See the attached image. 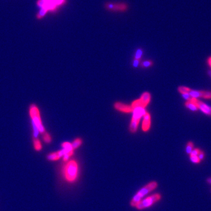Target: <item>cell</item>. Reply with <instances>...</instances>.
Returning <instances> with one entry per match:
<instances>
[{"mask_svg":"<svg viewBox=\"0 0 211 211\" xmlns=\"http://www.w3.org/2000/svg\"><path fill=\"white\" fill-rule=\"evenodd\" d=\"M63 165L61 173L64 181L69 184L74 185L80 180L81 171L79 162L76 160H68Z\"/></svg>","mask_w":211,"mask_h":211,"instance_id":"obj_1","label":"cell"},{"mask_svg":"<svg viewBox=\"0 0 211 211\" xmlns=\"http://www.w3.org/2000/svg\"><path fill=\"white\" fill-rule=\"evenodd\" d=\"M158 183L156 181H151L142 186L133 196L130 201V205L132 208H136V206L141 202L146 195L151 193L158 187Z\"/></svg>","mask_w":211,"mask_h":211,"instance_id":"obj_2","label":"cell"},{"mask_svg":"<svg viewBox=\"0 0 211 211\" xmlns=\"http://www.w3.org/2000/svg\"><path fill=\"white\" fill-rule=\"evenodd\" d=\"M29 115L32 120L33 126H34L35 136L38 132H41L42 134L45 133V129L42 124V120L40 116V112L38 108L35 105H33L29 107Z\"/></svg>","mask_w":211,"mask_h":211,"instance_id":"obj_3","label":"cell"},{"mask_svg":"<svg viewBox=\"0 0 211 211\" xmlns=\"http://www.w3.org/2000/svg\"><path fill=\"white\" fill-rule=\"evenodd\" d=\"M161 198V195L159 193L152 194L141 200V202L136 206V208L138 210H142L150 208L160 201Z\"/></svg>","mask_w":211,"mask_h":211,"instance_id":"obj_4","label":"cell"},{"mask_svg":"<svg viewBox=\"0 0 211 211\" xmlns=\"http://www.w3.org/2000/svg\"><path fill=\"white\" fill-rule=\"evenodd\" d=\"M133 115L130 125V131L131 132H135L140 123L141 118L146 113L145 108L137 107L133 110Z\"/></svg>","mask_w":211,"mask_h":211,"instance_id":"obj_5","label":"cell"},{"mask_svg":"<svg viewBox=\"0 0 211 211\" xmlns=\"http://www.w3.org/2000/svg\"><path fill=\"white\" fill-rule=\"evenodd\" d=\"M178 91L181 93H188L190 94L192 98L197 99L200 97H203L205 99H211V92H205V91H198L191 90L186 87L181 86L178 88Z\"/></svg>","mask_w":211,"mask_h":211,"instance_id":"obj_6","label":"cell"},{"mask_svg":"<svg viewBox=\"0 0 211 211\" xmlns=\"http://www.w3.org/2000/svg\"><path fill=\"white\" fill-rule=\"evenodd\" d=\"M151 101V95L148 92H144L141 96L140 99L136 100L131 104V107L134 110L137 107L145 108Z\"/></svg>","mask_w":211,"mask_h":211,"instance_id":"obj_7","label":"cell"},{"mask_svg":"<svg viewBox=\"0 0 211 211\" xmlns=\"http://www.w3.org/2000/svg\"><path fill=\"white\" fill-rule=\"evenodd\" d=\"M106 9L111 11H126L128 9V5L123 3H107L105 4Z\"/></svg>","mask_w":211,"mask_h":211,"instance_id":"obj_8","label":"cell"},{"mask_svg":"<svg viewBox=\"0 0 211 211\" xmlns=\"http://www.w3.org/2000/svg\"><path fill=\"white\" fill-rule=\"evenodd\" d=\"M62 151L63 152V160L64 162H66L74 154V149L72 144L69 142H65L62 144Z\"/></svg>","mask_w":211,"mask_h":211,"instance_id":"obj_9","label":"cell"},{"mask_svg":"<svg viewBox=\"0 0 211 211\" xmlns=\"http://www.w3.org/2000/svg\"><path fill=\"white\" fill-rule=\"evenodd\" d=\"M190 101L192 102L198 107V108L201 110L203 113L207 115L211 116V107L208 105L204 104L202 102L198 101L196 99L192 98Z\"/></svg>","mask_w":211,"mask_h":211,"instance_id":"obj_10","label":"cell"},{"mask_svg":"<svg viewBox=\"0 0 211 211\" xmlns=\"http://www.w3.org/2000/svg\"><path fill=\"white\" fill-rule=\"evenodd\" d=\"M114 108L121 112H124L126 113H130L133 112V108L131 106L127 105L122 103L117 102L114 104Z\"/></svg>","mask_w":211,"mask_h":211,"instance_id":"obj_11","label":"cell"},{"mask_svg":"<svg viewBox=\"0 0 211 211\" xmlns=\"http://www.w3.org/2000/svg\"><path fill=\"white\" fill-rule=\"evenodd\" d=\"M144 119L142 124V129L144 131H147L149 130L151 126V116L148 112H146L143 116Z\"/></svg>","mask_w":211,"mask_h":211,"instance_id":"obj_12","label":"cell"},{"mask_svg":"<svg viewBox=\"0 0 211 211\" xmlns=\"http://www.w3.org/2000/svg\"><path fill=\"white\" fill-rule=\"evenodd\" d=\"M63 152L62 150L57 152L51 153L50 154L48 155V158L49 160H51V161H57V160H59L61 157H63Z\"/></svg>","mask_w":211,"mask_h":211,"instance_id":"obj_13","label":"cell"},{"mask_svg":"<svg viewBox=\"0 0 211 211\" xmlns=\"http://www.w3.org/2000/svg\"><path fill=\"white\" fill-rule=\"evenodd\" d=\"M48 12V10L45 8H41V9L39 10V13L37 14V18L38 19H41L42 18H43L45 16V15L47 14V13Z\"/></svg>","mask_w":211,"mask_h":211,"instance_id":"obj_14","label":"cell"},{"mask_svg":"<svg viewBox=\"0 0 211 211\" xmlns=\"http://www.w3.org/2000/svg\"><path fill=\"white\" fill-rule=\"evenodd\" d=\"M185 106L193 112H196L198 109L197 106L191 101H188L185 103Z\"/></svg>","mask_w":211,"mask_h":211,"instance_id":"obj_15","label":"cell"},{"mask_svg":"<svg viewBox=\"0 0 211 211\" xmlns=\"http://www.w3.org/2000/svg\"><path fill=\"white\" fill-rule=\"evenodd\" d=\"M82 139L78 138L75 139L73 141V143L72 144V147H73V149L76 150L77 148H78L82 145Z\"/></svg>","mask_w":211,"mask_h":211,"instance_id":"obj_16","label":"cell"},{"mask_svg":"<svg viewBox=\"0 0 211 211\" xmlns=\"http://www.w3.org/2000/svg\"><path fill=\"white\" fill-rule=\"evenodd\" d=\"M34 146L37 151H40L42 149V144L38 139L34 140Z\"/></svg>","mask_w":211,"mask_h":211,"instance_id":"obj_17","label":"cell"},{"mask_svg":"<svg viewBox=\"0 0 211 211\" xmlns=\"http://www.w3.org/2000/svg\"><path fill=\"white\" fill-rule=\"evenodd\" d=\"M193 148H194V144L192 142H189L186 147V152L187 154H190L191 153V152L193 150Z\"/></svg>","mask_w":211,"mask_h":211,"instance_id":"obj_18","label":"cell"},{"mask_svg":"<svg viewBox=\"0 0 211 211\" xmlns=\"http://www.w3.org/2000/svg\"><path fill=\"white\" fill-rule=\"evenodd\" d=\"M43 139L44 141H45V142H46L47 143H49L52 140V138H51V136L48 134V133H47V132L43 133Z\"/></svg>","mask_w":211,"mask_h":211,"instance_id":"obj_19","label":"cell"},{"mask_svg":"<svg viewBox=\"0 0 211 211\" xmlns=\"http://www.w3.org/2000/svg\"><path fill=\"white\" fill-rule=\"evenodd\" d=\"M53 3L57 6H60L66 3V0H52Z\"/></svg>","mask_w":211,"mask_h":211,"instance_id":"obj_20","label":"cell"},{"mask_svg":"<svg viewBox=\"0 0 211 211\" xmlns=\"http://www.w3.org/2000/svg\"><path fill=\"white\" fill-rule=\"evenodd\" d=\"M142 51L141 49H138L136 52V55H135V59L134 60H138V61H140V58H141V56H142Z\"/></svg>","mask_w":211,"mask_h":211,"instance_id":"obj_21","label":"cell"},{"mask_svg":"<svg viewBox=\"0 0 211 211\" xmlns=\"http://www.w3.org/2000/svg\"><path fill=\"white\" fill-rule=\"evenodd\" d=\"M190 160L191 162L195 164H199L201 162V160H199L198 156H190Z\"/></svg>","mask_w":211,"mask_h":211,"instance_id":"obj_22","label":"cell"},{"mask_svg":"<svg viewBox=\"0 0 211 211\" xmlns=\"http://www.w3.org/2000/svg\"><path fill=\"white\" fill-rule=\"evenodd\" d=\"M200 152H201V150L198 148L193 149L192 151L190 154V156H198Z\"/></svg>","mask_w":211,"mask_h":211,"instance_id":"obj_23","label":"cell"},{"mask_svg":"<svg viewBox=\"0 0 211 211\" xmlns=\"http://www.w3.org/2000/svg\"><path fill=\"white\" fill-rule=\"evenodd\" d=\"M153 63L152 62V61H144L142 63V66H144V67H149V66H151L152 65Z\"/></svg>","mask_w":211,"mask_h":211,"instance_id":"obj_24","label":"cell"},{"mask_svg":"<svg viewBox=\"0 0 211 211\" xmlns=\"http://www.w3.org/2000/svg\"><path fill=\"white\" fill-rule=\"evenodd\" d=\"M37 5L41 8H45V5H46V3L45 1H44L43 0H38V1H37Z\"/></svg>","mask_w":211,"mask_h":211,"instance_id":"obj_25","label":"cell"},{"mask_svg":"<svg viewBox=\"0 0 211 211\" xmlns=\"http://www.w3.org/2000/svg\"><path fill=\"white\" fill-rule=\"evenodd\" d=\"M181 94H182V96L184 97V98L185 99L187 100L188 101H190L192 99V98L191 97V96L190 95V94L188 93L185 92V93H181Z\"/></svg>","mask_w":211,"mask_h":211,"instance_id":"obj_26","label":"cell"},{"mask_svg":"<svg viewBox=\"0 0 211 211\" xmlns=\"http://www.w3.org/2000/svg\"><path fill=\"white\" fill-rule=\"evenodd\" d=\"M198 158H199V160H201H201H203L204 158V157H205V154H204V152L203 151H201V152H200L199 154H198Z\"/></svg>","mask_w":211,"mask_h":211,"instance_id":"obj_27","label":"cell"},{"mask_svg":"<svg viewBox=\"0 0 211 211\" xmlns=\"http://www.w3.org/2000/svg\"><path fill=\"white\" fill-rule=\"evenodd\" d=\"M206 181H207V182H208V184H211V178H209L206 180Z\"/></svg>","mask_w":211,"mask_h":211,"instance_id":"obj_28","label":"cell"},{"mask_svg":"<svg viewBox=\"0 0 211 211\" xmlns=\"http://www.w3.org/2000/svg\"><path fill=\"white\" fill-rule=\"evenodd\" d=\"M208 63H209V65H210V67H211V57H210L209 59H208Z\"/></svg>","mask_w":211,"mask_h":211,"instance_id":"obj_29","label":"cell"},{"mask_svg":"<svg viewBox=\"0 0 211 211\" xmlns=\"http://www.w3.org/2000/svg\"><path fill=\"white\" fill-rule=\"evenodd\" d=\"M43 1H45V2H46V3H48V2H50V1H52V0H43Z\"/></svg>","mask_w":211,"mask_h":211,"instance_id":"obj_30","label":"cell"},{"mask_svg":"<svg viewBox=\"0 0 211 211\" xmlns=\"http://www.w3.org/2000/svg\"><path fill=\"white\" fill-rule=\"evenodd\" d=\"M210 74H211V73H210Z\"/></svg>","mask_w":211,"mask_h":211,"instance_id":"obj_31","label":"cell"}]
</instances>
